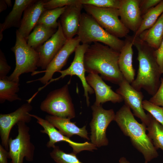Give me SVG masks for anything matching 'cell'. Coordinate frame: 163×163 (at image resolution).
<instances>
[{
  "label": "cell",
  "mask_w": 163,
  "mask_h": 163,
  "mask_svg": "<svg viewBox=\"0 0 163 163\" xmlns=\"http://www.w3.org/2000/svg\"><path fill=\"white\" fill-rule=\"evenodd\" d=\"M133 44L138 52L139 68L136 77L131 85L136 90L143 89L152 96L160 86L162 74L157 62L155 50L138 37L133 36Z\"/></svg>",
  "instance_id": "7a4b0ae2"
},
{
  "label": "cell",
  "mask_w": 163,
  "mask_h": 163,
  "mask_svg": "<svg viewBox=\"0 0 163 163\" xmlns=\"http://www.w3.org/2000/svg\"><path fill=\"white\" fill-rule=\"evenodd\" d=\"M86 79L88 84L95 93L96 99L94 104L95 105H102L108 101L119 103L123 101L121 96L114 91L111 87L107 85L98 74L89 73Z\"/></svg>",
  "instance_id": "2e32d148"
},
{
  "label": "cell",
  "mask_w": 163,
  "mask_h": 163,
  "mask_svg": "<svg viewBox=\"0 0 163 163\" xmlns=\"http://www.w3.org/2000/svg\"><path fill=\"white\" fill-rule=\"evenodd\" d=\"M29 114L32 117L35 118L37 120V123L43 128V129L40 131L41 133L48 135L49 140L46 144L47 147L53 148L56 146L55 144L56 143L63 141L67 143L72 148L73 152L76 154L83 151L93 152L94 150L97 149V148L91 142L86 141L83 143H79L72 141L61 133L45 119L34 114L30 113Z\"/></svg>",
  "instance_id": "8fae6325"
},
{
  "label": "cell",
  "mask_w": 163,
  "mask_h": 163,
  "mask_svg": "<svg viewBox=\"0 0 163 163\" xmlns=\"http://www.w3.org/2000/svg\"><path fill=\"white\" fill-rule=\"evenodd\" d=\"M142 104L143 109L163 126V107L146 100H143Z\"/></svg>",
  "instance_id": "f546056e"
},
{
  "label": "cell",
  "mask_w": 163,
  "mask_h": 163,
  "mask_svg": "<svg viewBox=\"0 0 163 163\" xmlns=\"http://www.w3.org/2000/svg\"><path fill=\"white\" fill-rule=\"evenodd\" d=\"M11 50L14 53L16 60L15 68L8 76L11 80L19 82V77L22 74L36 71L39 59L38 52L30 47L26 40L16 31V41Z\"/></svg>",
  "instance_id": "5b68a950"
},
{
  "label": "cell",
  "mask_w": 163,
  "mask_h": 163,
  "mask_svg": "<svg viewBox=\"0 0 163 163\" xmlns=\"http://www.w3.org/2000/svg\"><path fill=\"white\" fill-rule=\"evenodd\" d=\"M11 69V67L7 63L4 53L0 50V79L7 76Z\"/></svg>",
  "instance_id": "d6a6232c"
},
{
  "label": "cell",
  "mask_w": 163,
  "mask_h": 163,
  "mask_svg": "<svg viewBox=\"0 0 163 163\" xmlns=\"http://www.w3.org/2000/svg\"><path fill=\"white\" fill-rule=\"evenodd\" d=\"M7 6L8 7H11L12 6V3L11 0H4Z\"/></svg>",
  "instance_id": "ab89813d"
},
{
  "label": "cell",
  "mask_w": 163,
  "mask_h": 163,
  "mask_svg": "<svg viewBox=\"0 0 163 163\" xmlns=\"http://www.w3.org/2000/svg\"><path fill=\"white\" fill-rule=\"evenodd\" d=\"M119 163H130L124 157H123L120 158L119 160Z\"/></svg>",
  "instance_id": "f35d334b"
},
{
  "label": "cell",
  "mask_w": 163,
  "mask_h": 163,
  "mask_svg": "<svg viewBox=\"0 0 163 163\" xmlns=\"http://www.w3.org/2000/svg\"><path fill=\"white\" fill-rule=\"evenodd\" d=\"M66 7L46 10L42 13L37 24H42L49 27L57 29L59 23L57 22V20L64 11Z\"/></svg>",
  "instance_id": "83f0119b"
},
{
  "label": "cell",
  "mask_w": 163,
  "mask_h": 163,
  "mask_svg": "<svg viewBox=\"0 0 163 163\" xmlns=\"http://www.w3.org/2000/svg\"><path fill=\"white\" fill-rule=\"evenodd\" d=\"M163 13V0L151 9L142 16L141 25L137 31L135 33L134 37H139L143 31L152 27L156 22Z\"/></svg>",
  "instance_id": "484cf974"
},
{
  "label": "cell",
  "mask_w": 163,
  "mask_h": 163,
  "mask_svg": "<svg viewBox=\"0 0 163 163\" xmlns=\"http://www.w3.org/2000/svg\"><path fill=\"white\" fill-rule=\"evenodd\" d=\"M161 0H140L139 8L142 16L158 4Z\"/></svg>",
  "instance_id": "836d02e7"
},
{
  "label": "cell",
  "mask_w": 163,
  "mask_h": 163,
  "mask_svg": "<svg viewBox=\"0 0 163 163\" xmlns=\"http://www.w3.org/2000/svg\"><path fill=\"white\" fill-rule=\"evenodd\" d=\"M45 119L58 129L61 133L69 138L77 135L88 140L90 139L86 126L79 127L76 125L75 122H71V119L50 115H46Z\"/></svg>",
  "instance_id": "44dd1931"
},
{
  "label": "cell",
  "mask_w": 163,
  "mask_h": 163,
  "mask_svg": "<svg viewBox=\"0 0 163 163\" xmlns=\"http://www.w3.org/2000/svg\"><path fill=\"white\" fill-rule=\"evenodd\" d=\"M19 82L10 80L8 76L0 79V103L2 104L6 101L10 102L21 101L17 93L19 90Z\"/></svg>",
  "instance_id": "d4e9b609"
},
{
  "label": "cell",
  "mask_w": 163,
  "mask_h": 163,
  "mask_svg": "<svg viewBox=\"0 0 163 163\" xmlns=\"http://www.w3.org/2000/svg\"><path fill=\"white\" fill-rule=\"evenodd\" d=\"M89 45L79 44L75 51V56L73 61L70 66L67 69L58 72L61 75L56 78H52L43 87L39 88V91L43 89L50 83L63 78L67 75H76L81 80L84 90V96L85 97L88 106L90 104L89 94L94 93L93 89L88 84L85 75L86 70L85 68L84 57L85 54Z\"/></svg>",
  "instance_id": "30bf717a"
},
{
  "label": "cell",
  "mask_w": 163,
  "mask_h": 163,
  "mask_svg": "<svg viewBox=\"0 0 163 163\" xmlns=\"http://www.w3.org/2000/svg\"><path fill=\"white\" fill-rule=\"evenodd\" d=\"M139 2L140 0H120L118 8L122 23L135 33L139 28L142 21Z\"/></svg>",
  "instance_id": "e0dca14e"
},
{
  "label": "cell",
  "mask_w": 163,
  "mask_h": 163,
  "mask_svg": "<svg viewBox=\"0 0 163 163\" xmlns=\"http://www.w3.org/2000/svg\"><path fill=\"white\" fill-rule=\"evenodd\" d=\"M7 5L4 0H0V13L5 10L7 8Z\"/></svg>",
  "instance_id": "74e56055"
},
{
  "label": "cell",
  "mask_w": 163,
  "mask_h": 163,
  "mask_svg": "<svg viewBox=\"0 0 163 163\" xmlns=\"http://www.w3.org/2000/svg\"><path fill=\"white\" fill-rule=\"evenodd\" d=\"M83 8L109 34L119 38L128 36L129 30L120 18L118 8H99L89 5H83Z\"/></svg>",
  "instance_id": "52a82bcc"
},
{
  "label": "cell",
  "mask_w": 163,
  "mask_h": 163,
  "mask_svg": "<svg viewBox=\"0 0 163 163\" xmlns=\"http://www.w3.org/2000/svg\"><path fill=\"white\" fill-rule=\"evenodd\" d=\"M91 108L92 118L90 123L91 142L97 148L107 146L109 142L106 130L110 123L114 120L115 113L113 109H104L102 105L94 104Z\"/></svg>",
  "instance_id": "9c48e42d"
},
{
  "label": "cell",
  "mask_w": 163,
  "mask_h": 163,
  "mask_svg": "<svg viewBox=\"0 0 163 163\" xmlns=\"http://www.w3.org/2000/svg\"><path fill=\"white\" fill-rule=\"evenodd\" d=\"M120 52L118 64L124 78L131 84L135 79V70L133 65V36H127Z\"/></svg>",
  "instance_id": "ffe728a7"
},
{
  "label": "cell",
  "mask_w": 163,
  "mask_h": 163,
  "mask_svg": "<svg viewBox=\"0 0 163 163\" xmlns=\"http://www.w3.org/2000/svg\"><path fill=\"white\" fill-rule=\"evenodd\" d=\"M144 163H149L148 162H145Z\"/></svg>",
  "instance_id": "60d3db41"
},
{
  "label": "cell",
  "mask_w": 163,
  "mask_h": 163,
  "mask_svg": "<svg viewBox=\"0 0 163 163\" xmlns=\"http://www.w3.org/2000/svg\"><path fill=\"white\" fill-rule=\"evenodd\" d=\"M8 152L2 145H0V163H10L8 161Z\"/></svg>",
  "instance_id": "8d00e7d4"
},
{
  "label": "cell",
  "mask_w": 163,
  "mask_h": 163,
  "mask_svg": "<svg viewBox=\"0 0 163 163\" xmlns=\"http://www.w3.org/2000/svg\"><path fill=\"white\" fill-rule=\"evenodd\" d=\"M148 113L150 119L146 127L148 136L157 150L160 149L163 151V126Z\"/></svg>",
  "instance_id": "4316f807"
},
{
  "label": "cell",
  "mask_w": 163,
  "mask_h": 163,
  "mask_svg": "<svg viewBox=\"0 0 163 163\" xmlns=\"http://www.w3.org/2000/svg\"><path fill=\"white\" fill-rule=\"evenodd\" d=\"M149 101L156 105L163 107V79L156 92Z\"/></svg>",
  "instance_id": "e575fe53"
},
{
  "label": "cell",
  "mask_w": 163,
  "mask_h": 163,
  "mask_svg": "<svg viewBox=\"0 0 163 163\" xmlns=\"http://www.w3.org/2000/svg\"><path fill=\"white\" fill-rule=\"evenodd\" d=\"M80 40L77 36L68 40L45 70L41 71H36L31 75L33 76L41 72H45L44 75L36 80L28 81L27 83L39 81L44 85L46 84L53 78L54 73L61 70L66 65L69 56L75 52L76 47L80 44Z\"/></svg>",
  "instance_id": "7c38bea8"
},
{
  "label": "cell",
  "mask_w": 163,
  "mask_h": 163,
  "mask_svg": "<svg viewBox=\"0 0 163 163\" xmlns=\"http://www.w3.org/2000/svg\"><path fill=\"white\" fill-rule=\"evenodd\" d=\"M44 2L45 0H37L24 11L20 27L17 30L26 40L42 13L46 10L44 7Z\"/></svg>",
  "instance_id": "d6986e66"
},
{
  "label": "cell",
  "mask_w": 163,
  "mask_h": 163,
  "mask_svg": "<svg viewBox=\"0 0 163 163\" xmlns=\"http://www.w3.org/2000/svg\"><path fill=\"white\" fill-rule=\"evenodd\" d=\"M17 125L18 134L14 139L10 138L8 141V158L11 159V163H23L24 158L32 161L35 147L31 141L30 128L23 121Z\"/></svg>",
  "instance_id": "ba28073f"
},
{
  "label": "cell",
  "mask_w": 163,
  "mask_h": 163,
  "mask_svg": "<svg viewBox=\"0 0 163 163\" xmlns=\"http://www.w3.org/2000/svg\"><path fill=\"white\" fill-rule=\"evenodd\" d=\"M114 121L124 134L129 137L134 147L143 155L145 162L158 156L157 150L146 133V126L136 120L128 106L124 104L117 111Z\"/></svg>",
  "instance_id": "3957f363"
},
{
  "label": "cell",
  "mask_w": 163,
  "mask_h": 163,
  "mask_svg": "<svg viewBox=\"0 0 163 163\" xmlns=\"http://www.w3.org/2000/svg\"><path fill=\"white\" fill-rule=\"evenodd\" d=\"M154 49L159 47L163 39V13L150 28L142 32L138 37Z\"/></svg>",
  "instance_id": "603a6c76"
},
{
  "label": "cell",
  "mask_w": 163,
  "mask_h": 163,
  "mask_svg": "<svg viewBox=\"0 0 163 163\" xmlns=\"http://www.w3.org/2000/svg\"><path fill=\"white\" fill-rule=\"evenodd\" d=\"M37 0H15L11 11L5 18L4 22L0 23V41L3 38V32L12 27L19 28L22 16L26 8Z\"/></svg>",
  "instance_id": "7402d4cb"
},
{
  "label": "cell",
  "mask_w": 163,
  "mask_h": 163,
  "mask_svg": "<svg viewBox=\"0 0 163 163\" xmlns=\"http://www.w3.org/2000/svg\"><path fill=\"white\" fill-rule=\"evenodd\" d=\"M118 85L116 92L121 96L125 104L132 110L134 115L147 126L150 119L148 113H145L143 108L144 95L142 92L134 89L124 78Z\"/></svg>",
  "instance_id": "5bb4252c"
},
{
  "label": "cell",
  "mask_w": 163,
  "mask_h": 163,
  "mask_svg": "<svg viewBox=\"0 0 163 163\" xmlns=\"http://www.w3.org/2000/svg\"><path fill=\"white\" fill-rule=\"evenodd\" d=\"M57 30L42 24H37L28 37L27 43L30 47L36 49L50 38Z\"/></svg>",
  "instance_id": "cb8c5ba5"
},
{
  "label": "cell",
  "mask_w": 163,
  "mask_h": 163,
  "mask_svg": "<svg viewBox=\"0 0 163 163\" xmlns=\"http://www.w3.org/2000/svg\"><path fill=\"white\" fill-rule=\"evenodd\" d=\"M56 32L48 40L35 50L39 59L38 67L45 70L49 64L67 41L64 35L59 21Z\"/></svg>",
  "instance_id": "9a60e30c"
},
{
  "label": "cell",
  "mask_w": 163,
  "mask_h": 163,
  "mask_svg": "<svg viewBox=\"0 0 163 163\" xmlns=\"http://www.w3.org/2000/svg\"><path fill=\"white\" fill-rule=\"evenodd\" d=\"M83 5H89L102 8H118L120 0H79Z\"/></svg>",
  "instance_id": "4dcf8cb0"
},
{
  "label": "cell",
  "mask_w": 163,
  "mask_h": 163,
  "mask_svg": "<svg viewBox=\"0 0 163 163\" xmlns=\"http://www.w3.org/2000/svg\"><path fill=\"white\" fill-rule=\"evenodd\" d=\"M157 63L161 74H163V39L159 48L155 50Z\"/></svg>",
  "instance_id": "d590c367"
},
{
  "label": "cell",
  "mask_w": 163,
  "mask_h": 163,
  "mask_svg": "<svg viewBox=\"0 0 163 163\" xmlns=\"http://www.w3.org/2000/svg\"><path fill=\"white\" fill-rule=\"evenodd\" d=\"M33 109L30 103L22 104L14 112L8 114H0V136L2 145L8 151V141L11 131L20 121L26 123L30 122L32 117L29 112Z\"/></svg>",
  "instance_id": "4fadbf2b"
},
{
  "label": "cell",
  "mask_w": 163,
  "mask_h": 163,
  "mask_svg": "<svg viewBox=\"0 0 163 163\" xmlns=\"http://www.w3.org/2000/svg\"><path fill=\"white\" fill-rule=\"evenodd\" d=\"M77 36L83 44L99 42L120 52L125 41L109 34L90 15L82 13Z\"/></svg>",
  "instance_id": "277c9868"
},
{
  "label": "cell",
  "mask_w": 163,
  "mask_h": 163,
  "mask_svg": "<svg viewBox=\"0 0 163 163\" xmlns=\"http://www.w3.org/2000/svg\"><path fill=\"white\" fill-rule=\"evenodd\" d=\"M68 85L50 92L41 102L40 110L51 115L70 119L74 118L75 110Z\"/></svg>",
  "instance_id": "8992f818"
},
{
  "label": "cell",
  "mask_w": 163,
  "mask_h": 163,
  "mask_svg": "<svg viewBox=\"0 0 163 163\" xmlns=\"http://www.w3.org/2000/svg\"><path fill=\"white\" fill-rule=\"evenodd\" d=\"M76 155L73 152L66 153L57 146L54 147L50 153L51 158L55 163H84L79 160Z\"/></svg>",
  "instance_id": "f1b7e54d"
},
{
  "label": "cell",
  "mask_w": 163,
  "mask_h": 163,
  "mask_svg": "<svg viewBox=\"0 0 163 163\" xmlns=\"http://www.w3.org/2000/svg\"><path fill=\"white\" fill-rule=\"evenodd\" d=\"M83 5L79 3L67 6L60 17L63 33L67 40L77 34L80 26Z\"/></svg>",
  "instance_id": "ac0fdd59"
},
{
  "label": "cell",
  "mask_w": 163,
  "mask_h": 163,
  "mask_svg": "<svg viewBox=\"0 0 163 163\" xmlns=\"http://www.w3.org/2000/svg\"><path fill=\"white\" fill-rule=\"evenodd\" d=\"M79 2V0H45L44 7L47 10L62 8Z\"/></svg>",
  "instance_id": "1f68e13d"
},
{
  "label": "cell",
  "mask_w": 163,
  "mask_h": 163,
  "mask_svg": "<svg viewBox=\"0 0 163 163\" xmlns=\"http://www.w3.org/2000/svg\"><path fill=\"white\" fill-rule=\"evenodd\" d=\"M120 54L107 46L94 43L85 54L86 72L99 74L104 80L118 85L124 79L119 66Z\"/></svg>",
  "instance_id": "6da1fadb"
}]
</instances>
